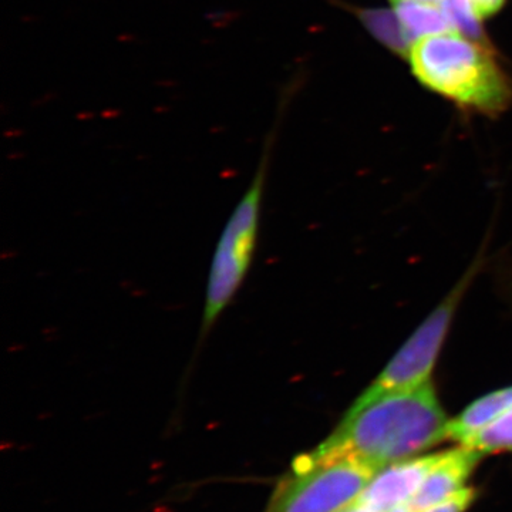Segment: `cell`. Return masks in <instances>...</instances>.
I'll return each instance as SVG.
<instances>
[{
	"label": "cell",
	"mask_w": 512,
	"mask_h": 512,
	"mask_svg": "<svg viewBox=\"0 0 512 512\" xmlns=\"http://www.w3.org/2000/svg\"><path fill=\"white\" fill-rule=\"evenodd\" d=\"M448 423L431 382L397 392H363L328 439L312 451L383 468L448 440Z\"/></svg>",
	"instance_id": "obj_1"
},
{
	"label": "cell",
	"mask_w": 512,
	"mask_h": 512,
	"mask_svg": "<svg viewBox=\"0 0 512 512\" xmlns=\"http://www.w3.org/2000/svg\"><path fill=\"white\" fill-rule=\"evenodd\" d=\"M407 57L421 86L468 113L498 116L512 103L511 77L490 43L448 30L416 40Z\"/></svg>",
	"instance_id": "obj_2"
},
{
	"label": "cell",
	"mask_w": 512,
	"mask_h": 512,
	"mask_svg": "<svg viewBox=\"0 0 512 512\" xmlns=\"http://www.w3.org/2000/svg\"><path fill=\"white\" fill-rule=\"evenodd\" d=\"M293 92H295L293 87L286 86L279 94L275 121L264 138L261 158H259L254 177H252L244 197L241 198L229 217L217 248H215L210 275H208L207 292H205L201 339L210 333L212 326L217 323L222 312L235 298L248 274L249 266L252 264L256 238H258L262 198H264L266 177H268L269 160L274 151L282 117L285 116Z\"/></svg>",
	"instance_id": "obj_3"
},
{
	"label": "cell",
	"mask_w": 512,
	"mask_h": 512,
	"mask_svg": "<svg viewBox=\"0 0 512 512\" xmlns=\"http://www.w3.org/2000/svg\"><path fill=\"white\" fill-rule=\"evenodd\" d=\"M379 470L356 458L308 451L295 458L266 512H343L359 500Z\"/></svg>",
	"instance_id": "obj_4"
},
{
	"label": "cell",
	"mask_w": 512,
	"mask_h": 512,
	"mask_svg": "<svg viewBox=\"0 0 512 512\" xmlns=\"http://www.w3.org/2000/svg\"><path fill=\"white\" fill-rule=\"evenodd\" d=\"M470 276H466L453 292L427 316L410 339L392 357L375 382L365 390L377 394L410 390L431 382L444 340L453 322L458 302L466 291Z\"/></svg>",
	"instance_id": "obj_5"
},
{
	"label": "cell",
	"mask_w": 512,
	"mask_h": 512,
	"mask_svg": "<svg viewBox=\"0 0 512 512\" xmlns=\"http://www.w3.org/2000/svg\"><path fill=\"white\" fill-rule=\"evenodd\" d=\"M439 458L440 453L410 457L380 468L356 503L369 512H393L409 507Z\"/></svg>",
	"instance_id": "obj_6"
},
{
	"label": "cell",
	"mask_w": 512,
	"mask_h": 512,
	"mask_svg": "<svg viewBox=\"0 0 512 512\" xmlns=\"http://www.w3.org/2000/svg\"><path fill=\"white\" fill-rule=\"evenodd\" d=\"M484 454L476 448L461 446L440 453L439 461L423 481L409 504L410 512H419L441 503L467 487L468 478L476 470Z\"/></svg>",
	"instance_id": "obj_7"
},
{
	"label": "cell",
	"mask_w": 512,
	"mask_h": 512,
	"mask_svg": "<svg viewBox=\"0 0 512 512\" xmlns=\"http://www.w3.org/2000/svg\"><path fill=\"white\" fill-rule=\"evenodd\" d=\"M512 409V386L495 390L467 406L448 423V440L466 446L485 427L493 424Z\"/></svg>",
	"instance_id": "obj_8"
},
{
	"label": "cell",
	"mask_w": 512,
	"mask_h": 512,
	"mask_svg": "<svg viewBox=\"0 0 512 512\" xmlns=\"http://www.w3.org/2000/svg\"><path fill=\"white\" fill-rule=\"evenodd\" d=\"M390 2L413 42L421 37L454 30L439 2L434 0H390Z\"/></svg>",
	"instance_id": "obj_9"
},
{
	"label": "cell",
	"mask_w": 512,
	"mask_h": 512,
	"mask_svg": "<svg viewBox=\"0 0 512 512\" xmlns=\"http://www.w3.org/2000/svg\"><path fill=\"white\" fill-rule=\"evenodd\" d=\"M363 25L377 40L389 47L396 55L407 57L413 46L412 37L407 35L399 16L392 10L367 9L360 10Z\"/></svg>",
	"instance_id": "obj_10"
},
{
	"label": "cell",
	"mask_w": 512,
	"mask_h": 512,
	"mask_svg": "<svg viewBox=\"0 0 512 512\" xmlns=\"http://www.w3.org/2000/svg\"><path fill=\"white\" fill-rule=\"evenodd\" d=\"M466 446L476 448L484 456L512 451V409L500 419L495 420L493 424L485 427Z\"/></svg>",
	"instance_id": "obj_11"
},
{
	"label": "cell",
	"mask_w": 512,
	"mask_h": 512,
	"mask_svg": "<svg viewBox=\"0 0 512 512\" xmlns=\"http://www.w3.org/2000/svg\"><path fill=\"white\" fill-rule=\"evenodd\" d=\"M474 498H476L474 488L466 487L448 497L447 500L431 505V507L424 508L419 512H466L473 504Z\"/></svg>",
	"instance_id": "obj_12"
},
{
	"label": "cell",
	"mask_w": 512,
	"mask_h": 512,
	"mask_svg": "<svg viewBox=\"0 0 512 512\" xmlns=\"http://www.w3.org/2000/svg\"><path fill=\"white\" fill-rule=\"evenodd\" d=\"M505 3L507 0H468V5L473 10L474 16L481 22L500 13Z\"/></svg>",
	"instance_id": "obj_13"
},
{
	"label": "cell",
	"mask_w": 512,
	"mask_h": 512,
	"mask_svg": "<svg viewBox=\"0 0 512 512\" xmlns=\"http://www.w3.org/2000/svg\"><path fill=\"white\" fill-rule=\"evenodd\" d=\"M434 2H439V0H434Z\"/></svg>",
	"instance_id": "obj_14"
}]
</instances>
